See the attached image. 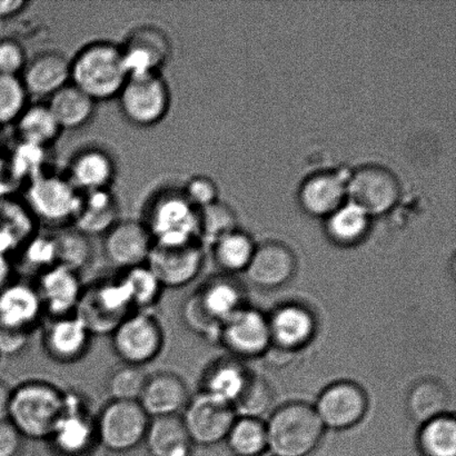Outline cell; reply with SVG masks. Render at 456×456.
Listing matches in <instances>:
<instances>
[{
    "mask_svg": "<svg viewBox=\"0 0 456 456\" xmlns=\"http://www.w3.org/2000/svg\"><path fill=\"white\" fill-rule=\"evenodd\" d=\"M245 306V293L232 275H214L183 303L186 328L208 342L218 343L222 325Z\"/></svg>",
    "mask_w": 456,
    "mask_h": 456,
    "instance_id": "cell-1",
    "label": "cell"
},
{
    "mask_svg": "<svg viewBox=\"0 0 456 456\" xmlns=\"http://www.w3.org/2000/svg\"><path fill=\"white\" fill-rule=\"evenodd\" d=\"M129 73L119 44L95 40L70 58V84L94 102L118 98Z\"/></svg>",
    "mask_w": 456,
    "mask_h": 456,
    "instance_id": "cell-2",
    "label": "cell"
},
{
    "mask_svg": "<svg viewBox=\"0 0 456 456\" xmlns=\"http://www.w3.org/2000/svg\"><path fill=\"white\" fill-rule=\"evenodd\" d=\"M66 390L43 379L12 387L8 421L24 439L47 441L64 412Z\"/></svg>",
    "mask_w": 456,
    "mask_h": 456,
    "instance_id": "cell-3",
    "label": "cell"
},
{
    "mask_svg": "<svg viewBox=\"0 0 456 456\" xmlns=\"http://www.w3.org/2000/svg\"><path fill=\"white\" fill-rule=\"evenodd\" d=\"M265 426L267 451L273 456H310L325 433L314 406L298 401L276 409Z\"/></svg>",
    "mask_w": 456,
    "mask_h": 456,
    "instance_id": "cell-4",
    "label": "cell"
},
{
    "mask_svg": "<svg viewBox=\"0 0 456 456\" xmlns=\"http://www.w3.org/2000/svg\"><path fill=\"white\" fill-rule=\"evenodd\" d=\"M142 222L156 246H183L200 243L198 209L191 207L182 189L159 191L147 204Z\"/></svg>",
    "mask_w": 456,
    "mask_h": 456,
    "instance_id": "cell-5",
    "label": "cell"
},
{
    "mask_svg": "<svg viewBox=\"0 0 456 456\" xmlns=\"http://www.w3.org/2000/svg\"><path fill=\"white\" fill-rule=\"evenodd\" d=\"M135 311L131 292L119 272L98 277L85 285L75 314L87 326L93 337L110 335L120 322Z\"/></svg>",
    "mask_w": 456,
    "mask_h": 456,
    "instance_id": "cell-6",
    "label": "cell"
},
{
    "mask_svg": "<svg viewBox=\"0 0 456 456\" xmlns=\"http://www.w3.org/2000/svg\"><path fill=\"white\" fill-rule=\"evenodd\" d=\"M110 346L122 364L144 368L162 354L167 332L154 311L134 312L110 333Z\"/></svg>",
    "mask_w": 456,
    "mask_h": 456,
    "instance_id": "cell-7",
    "label": "cell"
},
{
    "mask_svg": "<svg viewBox=\"0 0 456 456\" xmlns=\"http://www.w3.org/2000/svg\"><path fill=\"white\" fill-rule=\"evenodd\" d=\"M116 100L129 124L151 128L167 118L171 110L172 92L162 73L131 75Z\"/></svg>",
    "mask_w": 456,
    "mask_h": 456,
    "instance_id": "cell-8",
    "label": "cell"
},
{
    "mask_svg": "<svg viewBox=\"0 0 456 456\" xmlns=\"http://www.w3.org/2000/svg\"><path fill=\"white\" fill-rule=\"evenodd\" d=\"M82 193L67 177L46 174L31 181L27 189L25 205L37 224L61 230L73 225Z\"/></svg>",
    "mask_w": 456,
    "mask_h": 456,
    "instance_id": "cell-9",
    "label": "cell"
},
{
    "mask_svg": "<svg viewBox=\"0 0 456 456\" xmlns=\"http://www.w3.org/2000/svg\"><path fill=\"white\" fill-rule=\"evenodd\" d=\"M46 442L56 456H89L100 446L95 414L82 392L66 390L64 412Z\"/></svg>",
    "mask_w": 456,
    "mask_h": 456,
    "instance_id": "cell-10",
    "label": "cell"
},
{
    "mask_svg": "<svg viewBox=\"0 0 456 456\" xmlns=\"http://www.w3.org/2000/svg\"><path fill=\"white\" fill-rule=\"evenodd\" d=\"M98 445L110 452H131L144 444L151 418L137 401L110 400L95 414Z\"/></svg>",
    "mask_w": 456,
    "mask_h": 456,
    "instance_id": "cell-11",
    "label": "cell"
},
{
    "mask_svg": "<svg viewBox=\"0 0 456 456\" xmlns=\"http://www.w3.org/2000/svg\"><path fill=\"white\" fill-rule=\"evenodd\" d=\"M350 203L370 217L390 213L399 204L402 184L391 169L379 164H365L350 173L346 182Z\"/></svg>",
    "mask_w": 456,
    "mask_h": 456,
    "instance_id": "cell-12",
    "label": "cell"
},
{
    "mask_svg": "<svg viewBox=\"0 0 456 456\" xmlns=\"http://www.w3.org/2000/svg\"><path fill=\"white\" fill-rule=\"evenodd\" d=\"M194 445L209 448L226 440L237 415L231 404L198 392L181 414Z\"/></svg>",
    "mask_w": 456,
    "mask_h": 456,
    "instance_id": "cell-13",
    "label": "cell"
},
{
    "mask_svg": "<svg viewBox=\"0 0 456 456\" xmlns=\"http://www.w3.org/2000/svg\"><path fill=\"white\" fill-rule=\"evenodd\" d=\"M313 406L325 430L346 431L363 421L369 396L355 382L338 381L326 387Z\"/></svg>",
    "mask_w": 456,
    "mask_h": 456,
    "instance_id": "cell-14",
    "label": "cell"
},
{
    "mask_svg": "<svg viewBox=\"0 0 456 456\" xmlns=\"http://www.w3.org/2000/svg\"><path fill=\"white\" fill-rule=\"evenodd\" d=\"M129 76L160 73L173 55V43L160 27L136 26L119 44Z\"/></svg>",
    "mask_w": 456,
    "mask_h": 456,
    "instance_id": "cell-15",
    "label": "cell"
},
{
    "mask_svg": "<svg viewBox=\"0 0 456 456\" xmlns=\"http://www.w3.org/2000/svg\"><path fill=\"white\" fill-rule=\"evenodd\" d=\"M218 343L236 359H256L271 348L267 316L244 306L222 325Z\"/></svg>",
    "mask_w": 456,
    "mask_h": 456,
    "instance_id": "cell-16",
    "label": "cell"
},
{
    "mask_svg": "<svg viewBox=\"0 0 456 456\" xmlns=\"http://www.w3.org/2000/svg\"><path fill=\"white\" fill-rule=\"evenodd\" d=\"M205 261L204 246L193 243L174 248L154 245L146 264L165 289H180L193 283L202 274Z\"/></svg>",
    "mask_w": 456,
    "mask_h": 456,
    "instance_id": "cell-17",
    "label": "cell"
},
{
    "mask_svg": "<svg viewBox=\"0 0 456 456\" xmlns=\"http://www.w3.org/2000/svg\"><path fill=\"white\" fill-rule=\"evenodd\" d=\"M93 335L76 314L47 319L40 344L49 360L73 365L85 359L92 348Z\"/></svg>",
    "mask_w": 456,
    "mask_h": 456,
    "instance_id": "cell-18",
    "label": "cell"
},
{
    "mask_svg": "<svg viewBox=\"0 0 456 456\" xmlns=\"http://www.w3.org/2000/svg\"><path fill=\"white\" fill-rule=\"evenodd\" d=\"M154 248L149 230L142 220H120L102 236L106 261L118 271L145 265Z\"/></svg>",
    "mask_w": 456,
    "mask_h": 456,
    "instance_id": "cell-19",
    "label": "cell"
},
{
    "mask_svg": "<svg viewBox=\"0 0 456 456\" xmlns=\"http://www.w3.org/2000/svg\"><path fill=\"white\" fill-rule=\"evenodd\" d=\"M45 317L34 283L17 277L0 290V330L33 335Z\"/></svg>",
    "mask_w": 456,
    "mask_h": 456,
    "instance_id": "cell-20",
    "label": "cell"
},
{
    "mask_svg": "<svg viewBox=\"0 0 456 456\" xmlns=\"http://www.w3.org/2000/svg\"><path fill=\"white\" fill-rule=\"evenodd\" d=\"M271 334V348L284 354H295L315 338L317 322L314 313L299 303H288L276 307L267 316Z\"/></svg>",
    "mask_w": 456,
    "mask_h": 456,
    "instance_id": "cell-21",
    "label": "cell"
},
{
    "mask_svg": "<svg viewBox=\"0 0 456 456\" xmlns=\"http://www.w3.org/2000/svg\"><path fill=\"white\" fill-rule=\"evenodd\" d=\"M47 319L75 314L85 289L80 273L55 265L34 281Z\"/></svg>",
    "mask_w": 456,
    "mask_h": 456,
    "instance_id": "cell-22",
    "label": "cell"
},
{
    "mask_svg": "<svg viewBox=\"0 0 456 456\" xmlns=\"http://www.w3.org/2000/svg\"><path fill=\"white\" fill-rule=\"evenodd\" d=\"M297 271V258L289 246L268 240L255 248L245 273L250 283L262 289L283 288Z\"/></svg>",
    "mask_w": 456,
    "mask_h": 456,
    "instance_id": "cell-23",
    "label": "cell"
},
{
    "mask_svg": "<svg viewBox=\"0 0 456 456\" xmlns=\"http://www.w3.org/2000/svg\"><path fill=\"white\" fill-rule=\"evenodd\" d=\"M190 387L180 374L168 370L149 373L138 403L151 419L181 415L191 399Z\"/></svg>",
    "mask_w": 456,
    "mask_h": 456,
    "instance_id": "cell-24",
    "label": "cell"
},
{
    "mask_svg": "<svg viewBox=\"0 0 456 456\" xmlns=\"http://www.w3.org/2000/svg\"><path fill=\"white\" fill-rule=\"evenodd\" d=\"M65 176L82 194L109 191L118 177V164L110 151L88 146L73 155Z\"/></svg>",
    "mask_w": 456,
    "mask_h": 456,
    "instance_id": "cell-25",
    "label": "cell"
},
{
    "mask_svg": "<svg viewBox=\"0 0 456 456\" xmlns=\"http://www.w3.org/2000/svg\"><path fill=\"white\" fill-rule=\"evenodd\" d=\"M30 98L46 102L70 84V58L58 51H45L28 58L20 76Z\"/></svg>",
    "mask_w": 456,
    "mask_h": 456,
    "instance_id": "cell-26",
    "label": "cell"
},
{
    "mask_svg": "<svg viewBox=\"0 0 456 456\" xmlns=\"http://www.w3.org/2000/svg\"><path fill=\"white\" fill-rule=\"evenodd\" d=\"M350 175V174H348ZM347 176L339 171L311 174L297 191L299 207L312 217L326 218L346 202Z\"/></svg>",
    "mask_w": 456,
    "mask_h": 456,
    "instance_id": "cell-27",
    "label": "cell"
},
{
    "mask_svg": "<svg viewBox=\"0 0 456 456\" xmlns=\"http://www.w3.org/2000/svg\"><path fill=\"white\" fill-rule=\"evenodd\" d=\"M250 370L234 356L220 357L205 368L200 391L227 404L235 403L248 382Z\"/></svg>",
    "mask_w": 456,
    "mask_h": 456,
    "instance_id": "cell-28",
    "label": "cell"
},
{
    "mask_svg": "<svg viewBox=\"0 0 456 456\" xmlns=\"http://www.w3.org/2000/svg\"><path fill=\"white\" fill-rule=\"evenodd\" d=\"M120 207L113 191L82 194L73 228L89 237L104 236L120 220Z\"/></svg>",
    "mask_w": 456,
    "mask_h": 456,
    "instance_id": "cell-29",
    "label": "cell"
},
{
    "mask_svg": "<svg viewBox=\"0 0 456 456\" xmlns=\"http://www.w3.org/2000/svg\"><path fill=\"white\" fill-rule=\"evenodd\" d=\"M13 127L18 141L36 150H47L56 144L62 133L46 102H31Z\"/></svg>",
    "mask_w": 456,
    "mask_h": 456,
    "instance_id": "cell-30",
    "label": "cell"
},
{
    "mask_svg": "<svg viewBox=\"0 0 456 456\" xmlns=\"http://www.w3.org/2000/svg\"><path fill=\"white\" fill-rule=\"evenodd\" d=\"M144 444L151 456H191L195 448L181 415L151 419Z\"/></svg>",
    "mask_w": 456,
    "mask_h": 456,
    "instance_id": "cell-31",
    "label": "cell"
},
{
    "mask_svg": "<svg viewBox=\"0 0 456 456\" xmlns=\"http://www.w3.org/2000/svg\"><path fill=\"white\" fill-rule=\"evenodd\" d=\"M451 395L449 388L439 379H419L406 397V411L414 423L422 424L449 414Z\"/></svg>",
    "mask_w": 456,
    "mask_h": 456,
    "instance_id": "cell-32",
    "label": "cell"
},
{
    "mask_svg": "<svg viewBox=\"0 0 456 456\" xmlns=\"http://www.w3.org/2000/svg\"><path fill=\"white\" fill-rule=\"evenodd\" d=\"M61 131H77L92 122L96 102L74 85H67L46 101Z\"/></svg>",
    "mask_w": 456,
    "mask_h": 456,
    "instance_id": "cell-33",
    "label": "cell"
},
{
    "mask_svg": "<svg viewBox=\"0 0 456 456\" xmlns=\"http://www.w3.org/2000/svg\"><path fill=\"white\" fill-rule=\"evenodd\" d=\"M324 220L329 240L343 248H350L360 244L368 236L372 217L356 205L346 202Z\"/></svg>",
    "mask_w": 456,
    "mask_h": 456,
    "instance_id": "cell-34",
    "label": "cell"
},
{
    "mask_svg": "<svg viewBox=\"0 0 456 456\" xmlns=\"http://www.w3.org/2000/svg\"><path fill=\"white\" fill-rule=\"evenodd\" d=\"M0 214V253L13 257L36 235V221L25 203L12 204L11 214Z\"/></svg>",
    "mask_w": 456,
    "mask_h": 456,
    "instance_id": "cell-35",
    "label": "cell"
},
{
    "mask_svg": "<svg viewBox=\"0 0 456 456\" xmlns=\"http://www.w3.org/2000/svg\"><path fill=\"white\" fill-rule=\"evenodd\" d=\"M211 248L213 258L217 266L224 272V274L232 276L237 273L245 272L256 245L248 232L237 228L221 237Z\"/></svg>",
    "mask_w": 456,
    "mask_h": 456,
    "instance_id": "cell-36",
    "label": "cell"
},
{
    "mask_svg": "<svg viewBox=\"0 0 456 456\" xmlns=\"http://www.w3.org/2000/svg\"><path fill=\"white\" fill-rule=\"evenodd\" d=\"M16 274L21 277H37L43 272L57 265L55 235L36 234L12 257Z\"/></svg>",
    "mask_w": 456,
    "mask_h": 456,
    "instance_id": "cell-37",
    "label": "cell"
},
{
    "mask_svg": "<svg viewBox=\"0 0 456 456\" xmlns=\"http://www.w3.org/2000/svg\"><path fill=\"white\" fill-rule=\"evenodd\" d=\"M417 444L421 456H456V422L450 414L419 426Z\"/></svg>",
    "mask_w": 456,
    "mask_h": 456,
    "instance_id": "cell-38",
    "label": "cell"
},
{
    "mask_svg": "<svg viewBox=\"0 0 456 456\" xmlns=\"http://www.w3.org/2000/svg\"><path fill=\"white\" fill-rule=\"evenodd\" d=\"M225 441L235 456H261L267 451L265 423L257 419L237 418Z\"/></svg>",
    "mask_w": 456,
    "mask_h": 456,
    "instance_id": "cell-39",
    "label": "cell"
},
{
    "mask_svg": "<svg viewBox=\"0 0 456 456\" xmlns=\"http://www.w3.org/2000/svg\"><path fill=\"white\" fill-rule=\"evenodd\" d=\"M275 391L271 382L261 375L250 372L239 399L232 404L237 418L261 419L272 409Z\"/></svg>",
    "mask_w": 456,
    "mask_h": 456,
    "instance_id": "cell-40",
    "label": "cell"
},
{
    "mask_svg": "<svg viewBox=\"0 0 456 456\" xmlns=\"http://www.w3.org/2000/svg\"><path fill=\"white\" fill-rule=\"evenodd\" d=\"M118 272L126 281L135 311H154L165 289L147 264Z\"/></svg>",
    "mask_w": 456,
    "mask_h": 456,
    "instance_id": "cell-41",
    "label": "cell"
},
{
    "mask_svg": "<svg viewBox=\"0 0 456 456\" xmlns=\"http://www.w3.org/2000/svg\"><path fill=\"white\" fill-rule=\"evenodd\" d=\"M56 232L57 265L70 268L82 274L91 265L94 259V248L89 237L69 228H61Z\"/></svg>",
    "mask_w": 456,
    "mask_h": 456,
    "instance_id": "cell-42",
    "label": "cell"
},
{
    "mask_svg": "<svg viewBox=\"0 0 456 456\" xmlns=\"http://www.w3.org/2000/svg\"><path fill=\"white\" fill-rule=\"evenodd\" d=\"M198 217L199 239L204 248L207 244L212 246L221 237L237 230L234 209L221 202L220 200L207 208L199 209Z\"/></svg>",
    "mask_w": 456,
    "mask_h": 456,
    "instance_id": "cell-43",
    "label": "cell"
},
{
    "mask_svg": "<svg viewBox=\"0 0 456 456\" xmlns=\"http://www.w3.org/2000/svg\"><path fill=\"white\" fill-rule=\"evenodd\" d=\"M149 373L144 368L127 364L116 366L107 375L105 388L110 400L137 401L140 400L142 387Z\"/></svg>",
    "mask_w": 456,
    "mask_h": 456,
    "instance_id": "cell-44",
    "label": "cell"
},
{
    "mask_svg": "<svg viewBox=\"0 0 456 456\" xmlns=\"http://www.w3.org/2000/svg\"><path fill=\"white\" fill-rule=\"evenodd\" d=\"M30 102L20 76L0 75V128L15 124Z\"/></svg>",
    "mask_w": 456,
    "mask_h": 456,
    "instance_id": "cell-45",
    "label": "cell"
},
{
    "mask_svg": "<svg viewBox=\"0 0 456 456\" xmlns=\"http://www.w3.org/2000/svg\"><path fill=\"white\" fill-rule=\"evenodd\" d=\"M183 194L196 209L208 207L218 200V187L211 177L196 175L191 177L182 189Z\"/></svg>",
    "mask_w": 456,
    "mask_h": 456,
    "instance_id": "cell-46",
    "label": "cell"
},
{
    "mask_svg": "<svg viewBox=\"0 0 456 456\" xmlns=\"http://www.w3.org/2000/svg\"><path fill=\"white\" fill-rule=\"evenodd\" d=\"M27 61L26 49L17 39H0V75L20 76Z\"/></svg>",
    "mask_w": 456,
    "mask_h": 456,
    "instance_id": "cell-47",
    "label": "cell"
},
{
    "mask_svg": "<svg viewBox=\"0 0 456 456\" xmlns=\"http://www.w3.org/2000/svg\"><path fill=\"white\" fill-rule=\"evenodd\" d=\"M33 335L0 330V357H12L21 354L29 346Z\"/></svg>",
    "mask_w": 456,
    "mask_h": 456,
    "instance_id": "cell-48",
    "label": "cell"
},
{
    "mask_svg": "<svg viewBox=\"0 0 456 456\" xmlns=\"http://www.w3.org/2000/svg\"><path fill=\"white\" fill-rule=\"evenodd\" d=\"M24 437L11 422H0V456H18Z\"/></svg>",
    "mask_w": 456,
    "mask_h": 456,
    "instance_id": "cell-49",
    "label": "cell"
},
{
    "mask_svg": "<svg viewBox=\"0 0 456 456\" xmlns=\"http://www.w3.org/2000/svg\"><path fill=\"white\" fill-rule=\"evenodd\" d=\"M29 6L26 0H0V20H12Z\"/></svg>",
    "mask_w": 456,
    "mask_h": 456,
    "instance_id": "cell-50",
    "label": "cell"
},
{
    "mask_svg": "<svg viewBox=\"0 0 456 456\" xmlns=\"http://www.w3.org/2000/svg\"><path fill=\"white\" fill-rule=\"evenodd\" d=\"M17 279L12 258L0 253V290Z\"/></svg>",
    "mask_w": 456,
    "mask_h": 456,
    "instance_id": "cell-51",
    "label": "cell"
},
{
    "mask_svg": "<svg viewBox=\"0 0 456 456\" xmlns=\"http://www.w3.org/2000/svg\"><path fill=\"white\" fill-rule=\"evenodd\" d=\"M12 387L4 379H0V422L8 418L9 403H11Z\"/></svg>",
    "mask_w": 456,
    "mask_h": 456,
    "instance_id": "cell-52",
    "label": "cell"
},
{
    "mask_svg": "<svg viewBox=\"0 0 456 456\" xmlns=\"http://www.w3.org/2000/svg\"><path fill=\"white\" fill-rule=\"evenodd\" d=\"M2 129L3 128H0V142H2Z\"/></svg>",
    "mask_w": 456,
    "mask_h": 456,
    "instance_id": "cell-53",
    "label": "cell"
}]
</instances>
